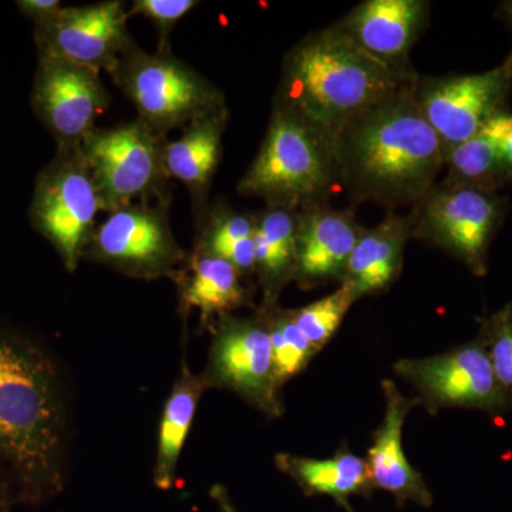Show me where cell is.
Instances as JSON below:
<instances>
[{
  "mask_svg": "<svg viewBox=\"0 0 512 512\" xmlns=\"http://www.w3.org/2000/svg\"><path fill=\"white\" fill-rule=\"evenodd\" d=\"M357 301L348 286L340 285L335 292L303 306L292 309L291 315L305 338L311 342L316 352L325 348L342 325L350 306Z\"/></svg>",
  "mask_w": 512,
  "mask_h": 512,
  "instance_id": "4316f807",
  "label": "cell"
},
{
  "mask_svg": "<svg viewBox=\"0 0 512 512\" xmlns=\"http://www.w3.org/2000/svg\"><path fill=\"white\" fill-rule=\"evenodd\" d=\"M264 309L268 316L275 376L282 387L299 375L318 352L296 325L291 311H282L276 305L264 306Z\"/></svg>",
  "mask_w": 512,
  "mask_h": 512,
  "instance_id": "484cf974",
  "label": "cell"
},
{
  "mask_svg": "<svg viewBox=\"0 0 512 512\" xmlns=\"http://www.w3.org/2000/svg\"><path fill=\"white\" fill-rule=\"evenodd\" d=\"M298 211L268 207L255 217L256 272L264 288V306H275L284 286L295 279Z\"/></svg>",
  "mask_w": 512,
  "mask_h": 512,
  "instance_id": "603a6c76",
  "label": "cell"
},
{
  "mask_svg": "<svg viewBox=\"0 0 512 512\" xmlns=\"http://www.w3.org/2000/svg\"><path fill=\"white\" fill-rule=\"evenodd\" d=\"M511 89L512 52L488 72L419 77L414 96L447 154L504 111Z\"/></svg>",
  "mask_w": 512,
  "mask_h": 512,
  "instance_id": "7c38bea8",
  "label": "cell"
},
{
  "mask_svg": "<svg viewBox=\"0 0 512 512\" xmlns=\"http://www.w3.org/2000/svg\"><path fill=\"white\" fill-rule=\"evenodd\" d=\"M111 76L133 101L140 120L160 134L225 109L220 90L168 52L148 55L134 45Z\"/></svg>",
  "mask_w": 512,
  "mask_h": 512,
  "instance_id": "5b68a950",
  "label": "cell"
},
{
  "mask_svg": "<svg viewBox=\"0 0 512 512\" xmlns=\"http://www.w3.org/2000/svg\"><path fill=\"white\" fill-rule=\"evenodd\" d=\"M13 504L12 488L8 478L0 470V512H8Z\"/></svg>",
  "mask_w": 512,
  "mask_h": 512,
  "instance_id": "d6a6232c",
  "label": "cell"
},
{
  "mask_svg": "<svg viewBox=\"0 0 512 512\" xmlns=\"http://www.w3.org/2000/svg\"><path fill=\"white\" fill-rule=\"evenodd\" d=\"M197 249L229 262L241 274L256 271L255 218L232 210L214 214Z\"/></svg>",
  "mask_w": 512,
  "mask_h": 512,
  "instance_id": "d4e9b609",
  "label": "cell"
},
{
  "mask_svg": "<svg viewBox=\"0 0 512 512\" xmlns=\"http://www.w3.org/2000/svg\"><path fill=\"white\" fill-rule=\"evenodd\" d=\"M8 512H10V510Z\"/></svg>",
  "mask_w": 512,
  "mask_h": 512,
  "instance_id": "836d02e7",
  "label": "cell"
},
{
  "mask_svg": "<svg viewBox=\"0 0 512 512\" xmlns=\"http://www.w3.org/2000/svg\"><path fill=\"white\" fill-rule=\"evenodd\" d=\"M227 107L188 126L183 136L164 147L167 177L187 185L195 195L207 190L221 157Z\"/></svg>",
  "mask_w": 512,
  "mask_h": 512,
  "instance_id": "7402d4cb",
  "label": "cell"
},
{
  "mask_svg": "<svg viewBox=\"0 0 512 512\" xmlns=\"http://www.w3.org/2000/svg\"><path fill=\"white\" fill-rule=\"evenodd\" d=\"M210 497L212 498V501L217 504L218 510H220V512H239L234 503H232L228 490L224 487V485H212L210 490Z\"/></svg>",
  "mask_w": 512,
  "mask_h": 512,
  "instance_id": "1f68e13d",
  "label": "cell"
},
{
  "mask_svg": "<svg viewBox=\"0 0 512 512\" xmlns=\"http://www.w3.org/2000/svg\"><path fill=\"white\" fill-rule=\"evenodd\" d=\"M128 18L130 13L116 0L82 8H60L36 23L39 56L111 74L121 57L134 46L128 33Z\"/></svg>",
  "mask_w": 512,
  "mask_h": 512,
  "instance_id": "4fadbf2b",
  "label": "cell"
},
{
  "mask_svg": "<svg viewBox=\"0 0 512 512\" xmlns=\"http://www.w3.org/2000/svg\"><path fill=\"white\" fill-rule=\"evenodd\" d=\"M84 256L131 278H175L185 261L167 215L147 204L127 205L110 212L94 229Z\"/></svg>",
  "mask_w": 512,
  "mask_h": 512,
  "instance_id": "8fae6325",
  "label": "cell"
},
{
  "mask_svg": "<svg viewBox=\"0 0 512 512\" xmlns=\"http://www.w3.org/2000/svg\"><path fill=\"white\" fill-rule=\"evenodd\" d=\"M198 2L194 0H137L130 9L131 15H141L151 20L164 37L170 35L175 23L191 12Z\"/></svg>",
  "mask_w": 512,
  "mask_h": 512,
  "instance_id": "f1b7e54d",
  "label": "cell"
},
{
  "mask_svg": "<svg viewBox=\"0 0 512 512\" xmlns=\"http://www.w3.org/2000/svg\"><path fill=\"white\" fill-rule=\"evenodd\" d=\"M429 9L424 0H366L336 26L382 62L413 70L410 50L426 26Z\"/></svg>",
  "mask_w": 512,
  "mask_h": 512,
  "instance_id": "2e32d148",
  "label": "cell"
},
{
  "mask_svg": "<svg viewBox=\"0 0 512 512\" xmlns=\"http://www.w3.org/2000/svg\"><path fill=\"white\" fill-rule=\"evenodd\" d=\"M485 130L493 136L505 165L512 175V114L501 111L488 121Z\"/></svg>",
  "mask_w": 512,
  "mask_h": 512,
  "instance_id": "f546056e",
  "label": "cell"
},
{
  "mask_svg": "<svg viewBox=\"0 0 512 512\" xmlns=\"http://www.w3.org/2000/svg\"><path fill=\"white\" fill-rule=\"evenodd\" d=\"M32 101L37 116L59 141L60 148H77L107 109L109 94L100 73L40 57Z\"/></svg>",
  "mask_w": 512,
  "mask_h": 512,
  "instance_id": "5bb4252c",
  "label": "cell"
},
{
  "mask_svg": "<svg viewBox=\"0 0 512 512\" xmlns=\"http://www.w3.org/2000/svg\"><path fill=\"white\" fill-rule=\"evenodd\" d=\"M480 339L493 363L495 376L512 400V305L483 320Z\"/></svg>",
  "mask_w": 512,
  "mask_h": 512,
  "instance_id": "83f0119b",
  "label": "cell"
},
{
  "mask_svg": "<svg viewBox=\"0 0 512 512\" xmlns=\"http://www.w3.org/2000/svg\"><path fill=\"white\" fill-rule=\"evenodd\" d=\"M412 237L460 259L473 274L485 275L488 251L504 217V201L493 192L443 184L416 205Z\"/></svg>",
  "mask_w": 512,
  "mask_h": 512,
  "instance_id": "ba28073f",
  "label": "cell"
},
{
  "mask_svg": "<svg viewBox=\"0 0 512 512\" xmlns=\"http://www.w3.org/2000/svg\"><path fill=\"white\" fill-rule=\"evenodd\" d=\"M394 372L416 387L419 404L430 413L461 407L500 416L512 409L480 336L441 355L399 360Z\"/></svg>",
  "mask_w": 512,
  "mask_h": 512,
  "instance_id": "30bf717a",
  "label": "cell"
},
{
  "mask_svg": "<svg viewBox=\"0 0 512 512\" xmlns=\"http://www.w3.org/2000/svg\"><path fill=\"white\" fill-rule=\"evenodd\" d=\"M417 79L413 70L370 55L335 25L306 37L288 53L275 104L335 137L350 120L410 89Z\"/></svg>",
  "mask_w": 512,
  "mask_h": 512,
  "instance_id": "3957f363",
  "label": "cell"
},
{
  "mask_svg": "<svg viewBox=\"0 0 512 512\" xmlns=\"http://www.w3.org/2000/svg\"><path fill=\"white\" fill-rule=\"evenodd\" d=\"M410 237V218L394 212H389L376 227L363 229L349 256L342 284L356 299L389 288L402 271L404 245Z\"/></svg>",
  "mask_w": 512,
  "mask_h": 512,
  "instance_id": "ac0fdd59",
  "label": "cell"
},
{
  "mask_svg": "<svg viewBox=\"0 0 512 512\" xmlns=\"http://www.w3.org/2000/svg\"><path fill=\"white\" fill-rule=\"evenodd\" d=\"M208 389H228L268 417L282 414L265 309L252 318L222 316L214 326L204 373Z\"/></svg>",
  "mask_w": 512,
  "mask_h": 512,
  "instance_id": "9c48e42d",
  "label": "cell"
},
{
  "mask_svg": "<svg viewBox=\"0 0 512 512\" xmlns=\"http://www.w3.org/2000/svg\"><path fill=\"white\" fill-rule=\"evenodd\" d=\"M18 6L26 16L35 20V23L49 18L62 8L59 0H22L18 2Z\"/></svg>",
  "mask_w": 512,
  "mask_h": 512,
  "instance_id": "4dcf8cb0",
  "label": "cell"
},
{
  "mask_svg": "<svg viewBox=\"0 0 512 512\" xmlns=\"http://www.w3.org/2000/svg\"><path fill=\"white\" fill-rule=\"evenodd\" d=\"M275 464L308 497L328 495L345 512H355L350 505V497H370L375 490L365 458L355 456L346 448L325 460L282 453L275 457Z\"/></svg>",
  "mask_w": 512,
  "mask_h": 512,
  "instance_id": "ffe728a7",
  "label": "cell"
},
{
  "mask_svg": "<svg viewBox=\"0 0 512 512\" xmlns=\"http://www.w3.org/2000/svg\"><path fill=\"white\" fill-rule=\"evenodd\" d=\"M164 147L161 134L141 120L107 130L94 128L84 138L79 153L103 211L120 210L156 190L167 177Z\"/></svg>",
  "mask_w": 512,
  "mask_h": 512,
  "instance_id": "52a82bcc",
  "label": "cell"
},
{
  "mask_svg": "<svg viewBox=\"0 0 512 512\" xmlns=\"http://www.w3.org/2000/svg\"><path fill=\"white\" fill-rule=\"evenodd\" d=\"M69 413L55 360L0 330V470L13 503L39 504L63 490Z\"/></svg>",
  "mask_w": 512,
  "mask_h": 512,
  "instance_id": "6da1fadb",
  "label": "cell"
},
{
  "mask_svg": "<svg viewBox=\"0 0 512 512\" xmlns=\"http://www.w3.org/2000/svg\"><path fill=\"white\" fill-rule=\"evenodd\" d=\"M338 183L335 137L275 104L261 150L239 181L238 191L262 198L268 207L299 211L326 204Z\"/></svg>",
  "mask_w": 512,
  "mask_h": 512,
  "instance_id": "277c9868",
  "label": "cell"
},
{
  "mask_svg": "<svg viewBox=\"0 0 512 512\" xmlns=\"http://www.w3.org/2000/svg\"><path fill=\"white\" fill-rule=\"evenodd\" d=\"M207 389L204 377L194 375L184 362L161 414L153 471L154 484L158 490L168 491L174 487L185 441L194 423L198 403Z\"/></svg>",
  "mask_w": 512,
  "mask_h": 512,
  "instance_id": "44dd1931",
  "label": "cell"
},
{
  "mask_svg": "<svg viewBox=\"0 0 512 512\" xmlns=\"http://www.w3.org/2000/svg\"><path fill=\"white\" fill-rule=\"evenodd\" d=\"M30 211L33 225L55 247L67 271H76L103 211L79 147L60 148L42 171Z\"/></svg>",
  "mask_w": 512,
  "mask_h": 512,
  "instance_id": "8992f818",
  "label": "cell"
},
{
  "mask_svg": "<svg viewBox=\"0 0 512 512\" xmlns=\"http://www.w3.org/2000/svg\"><path fill=\"white\" fill-rule=\"evenodd\" d=\"M185 311L197 309L201 325L231 315L248 302L242 275L229 262L195 249L185 268L175 275Z\"/></svg>",
  "mask_w": 512,
  "mask_h": 512,
  "instance_id": "d6986e66",
  "label": "cell"
},
{
  "mask_svg": "<svg viewBox=\"0 0 512 512\" xmlns=\"http://www.w3.org/2000/svg\"><path fill=\"white\" fill-rule=\"evenodd\" d=\"M363 228L353 210L312 204L298 211L295 279L303 288L342 282L349 256Z\"/></svg>",
  "mask_w": 512,
  "mask_h": 512,
  "instance_id": "9a60e30c",
  "label": "cell"
},
{
  "mask_svg": "<svg viewBox=\"0 0 512 512\" xmlns=\"http://www.w3.org/2000/svg\"><path fill=\"white\" fill-rule=\"evenodd\" d=\"M382 387L386 413L373 434L366 458L370 481L373 488L392 494L399 507L414 503L429 508L433 505V494L423 476L407 460L403 448L404 421L419 400L404 396L393 380H383Z\"/></svg>",
  "mask_w": 512,
  "mask_h": 512,
  "instance_id": "e0dca14e",
  "label": "cell"
},
{
  "mask_svg": "<svg viewBox=\"0 0 512 512\" xmlns=\"http://www.w3.org/2000/svg\"><path fill=\"white\" fill-rule=\"evenodd\" d=\"M447 185L493 192L512 181L497 144L485 128L446 154Z\"/></svg>",
  "mask_w": 512,
  "mask_h": 512,
  "instance_id": "cb8c5ba5",
  "label": "cell"
},
{
  "mask_svg": "<svg viewBox=\"0 0 512 512\" xmlns=\"http://www.w3.org/2000/svg\"><path fill=\"white\" fill-rule=\"evenodd\" d=\"M414 86L373 104L336 134L338 181L353 202L417 205L433 190L446 154Z\"/></svg>",
  "mask_w": 512,
  "mask_h": 512,
  "instance_id": "7a4b0ae2",
  "label": "cell"
}]
</instances>
